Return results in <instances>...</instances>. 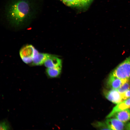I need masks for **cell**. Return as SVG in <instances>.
Here are the masks:
<instances>
[{
	"instance_id": "6da1fadb",
	"label": "cell",
	"mask_w": 130,
	"mask_h": 130,
	"mask_svg": "<svg viewBox=\"0 0 130 130\" xmlns=\"http://www.w3.org/2000/svg\"><path fill=\"white\" fill-rule=\"evenodd\" d=\"M42 4L41 0H8L4 10L6 22L15 30L25 28L36 18Z\"/></svg>"
},
{
	"instance_id": "7a4b0ae2",
	"label": "cell",
	"mask_w": 130,
	"mask_h": 130,
	"mask_svg": "<svg viewBox=\"0 0 130 130\" xmlns=\"http://www.w3.org/2000/svg\"><path fill=\"white\" fill-rule=\"evenodd\" d=\"M111 73L119 78L129 80L130 78V57L118 65Z\"/></svg>"
},
{
	"instance_id": "3957f363",
	"label": "cell",
	"mask_w": 130,
	"mask_h": 130,
	"mask_svg": "<svg viewBox=\"0 0 130 130\" xmlns=\"http://www.w3.org/2000/svg\"><path fill=\"white\" fill-rule=\"evenodd\" d=\"M39 52L32 45L27 44L21 48L19 54L24 63L31 65L35 56Z\"/></svg>"
},
{
	"instance_id": "277c9868",
	"label": "cell",
	"mask_w": 130,
	"mask_h": 130,
	"mask_svg": "<svg viewBox=\"0 0 130 130\" xmlns=\"http://www.w3.org/2000/svg\"><path fill=\"white\" fill-rule=\"evenodd\" d=\"M104 93L106 99L114 104H117L124 100L122 94L116 89L104 91Z\"/></svg>"
},
{
	"instance_id": "5b68a950",
	"label": "cell",
	"mask_w": 130,
	"mask_h": 130,
	"mask_svg": "<svg viewBox=\"0 0 130 130\" xmlns=\"http://www.w3.org/2000/svg\"><path fill=\"white\" fill-rule=\"evenodd\" d=\"M62 60L55 55L50 54L45 60L44 64L46 68L62 66Z\"/></svg>"
},
{
	"instance_id": "8992f818",
	"label": "cell",
	"mask_w": 130,
	"mask_h": 130,
	"mask_svg": "<svg viewBox=\"0 0 130 130\" xmlns=\"http://www.w3.org/2000/svg\"><path fill=\"white\" fill-rule=\"evenodd\" d=\"M129 80V79H124L119 78L111 73L108 78L107 84L108 86L110 88L117 89Z\"/></svg>"
},
{
	"instance_id": "52a82bcc",
	"label": "cell",
	"mask_w": 130,
	"mask_h": 130,
	"mask_svg": "<svg viewBox=\"0 0 130 130\" xmlns=\"http://www.w3.org/2000/svg\"><path fill=\"white\" fill-rule=\"evenodd\" d=\"M105 123L110 130H122L125 129L124 122L115 118H107Z\"/></svg>"
},
{
	"instance_id": "ba28073f",
	"label": "cell",
	"mask_w": 130,
	"mask_h": 130,
	"mask_svg": "<svg viewBox=\"0 0 130 130\" xmlns=\"http://www.w3.org/2000/svg\"><path fill=\"white\" fill-rule=\"evenodd\" d=\"M130 108V98L117 104L106 116V118L111 117L116 112Z\"/></svg>"
},
{
	"instance_id": "9c48e42d",
	"label": "cell",
	"mask_w": 130,
	"mask_h": 130,
	"mask_svg": "<svg viewBox=\"0 0 130 130\" xmlns=\"http://www.w3.org/2000/svg\"><path fill=\"white\" fill-rule=\"evenodd\" d=\"M112 117L115 118L124 123L130 120V108L118 111Z\"/></svg>"
},
{
	"instance_id": "30bf717a",
	"label": "cell",
	"mask_w": 130,
	"mask_h": 130,
	"mask_svg": "<svg viewBox=\"0 0 130 130\" xmlns=\"http://www.w3.org/2000/svg\"><path fill=\"white\" fill-rule=\"evenodd\" d=\"M50 54L39 52L35 55L31 65L39 66L44 64L45 60Z\"/></svg>"
},
{
	"instance_id": "8fae6325",
	"label": "cell",
	"mask_w": 130,
	"mask_h": 130,
	"mask_svg": "<svg viewBox=\"0 0 130 130\" xmlns=\"http://www.w3.org/2000/svg\"><path fill=\"white\" fill-rule=\"evenodd\" d=\"M62 66L46 68V74L48 78H57L60 76L62 72Z\"/></svg>"
},
{
	"instance_id": "7c38bea8",
	"label": "cell",
	"mask_w": 130,
	"mask_h": 130,
	"mask_svg": "<svg viewBox=\"0 0 130 130\" xmlns=\"http://www.w3.org/2000/svg\"><path fill=\"white\" fill-rule=\"evenodd\" d=\"M63 2L70 7H82V0H61Z\"/></svg>"
},
{
	"instance_id": "4fadbf2b",
	"label": "cell",
	"mask_w": 130,
	"mask_h": 130,
	"mask_svg": "<svg viewBox=\"0 0 130 130\" xmlns=\"http://www.w3.org/2000/svg\"><path fill=\"white\" fill-rule=\"evenodd\" d=\"M130 82L129 80L123 84L120 87L116 89L119 93H123L129 89Z\"/></svg>"
},
{
	"instance_id": "5bb4252c",
	"label": "cell",
	"mask_w": 130,
	"mask_h": 130,
	"mask_svg": "<svg viewBox=\"0 0 130 130\" xmlns=\"http://www.w3.org/2000/svg\"><path fill=\"white\" fill-rule=\"evenodd\" d=\"M92 125L95 127L102 130H108L110 129L108 127L105 123L98 122L92 123Z\"/></svg>"
},
{
	"instance_id": "9a60e30c",
	"label": "cell",
	"mask_w": 130,
	"mask_h": 130,
	"mask_svg": "<svg viewBox=\"0 0 130 130\" xmlns=\"http://www.w3.org/2000/svg\"><path fill=\"white\" fill-rule=\"evenodd\" d=\"M11 129V126L7 120H4L0 122V130H9Z\"/></svg>"
},
{
	"instance_id": "2e32d148",
	"label": "cell",
	"mask_w": 130,
	"mask_h": 130,
	"mask_svg": "<svg viewBox=\"0 0 130 130\" xmlns=\"http://www.w3.org/2000/svg\"><path fill=\"white\" fill-rule=\"evenodd\" d=\"M124 100L130 98V89H129L125 92L122 93Z\"/></svg>"
},
{
	"instance_id": "e0dca14e",
	"label": "cell",
	"mask_w": 130,
	"mask_h": 130,
	"mask_svg": "<svg viewBox=\"0 0 130 130\" xmlns=\"http://www.w3.org/2000/svg\"><path fill=\"white\" fill-rule=\"evenodd\" d=\"M93 0H82V7H86Z\"/></svg>"
},
{
	"instance_id": "ac0fdd59",
	"label": "cell",
	"mask_w": 130,
	"mask_h": 130,
	"mask_svg": "<svg viewBox=\"0 0 130 130\" xmlns=\"http://www.w3.org/2000/svg\"><path fill=\"white\" fill-rule=\"evenodd\" d=\"M125 129L127 130H130V123H129L125 125Z\"/></svg>"
}]
</instances>
